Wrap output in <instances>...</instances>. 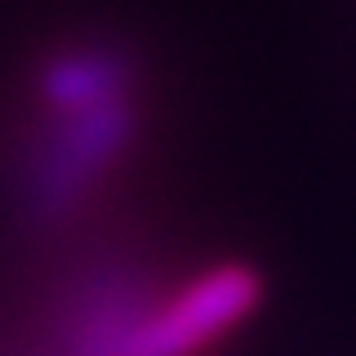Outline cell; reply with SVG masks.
Masks as SVG:
<instances>
[{
    "label": "cell",
    "instance_id": "3",
    "mask_svg": "<svg viewBox=\"0 0 356 356\" xmlns=\"http://www.w3.org/2000/svg\"><path fill=\"white\" fill-rule=\"evenodd\" d=\"M116 94H125V63L111 54H72L44 72V98L63 111L94 107Z\"/></svg>",
    "mask_w": 356,
    "mask_h": 356
},
{
    "label": "cell",
    "instance_id": "1",
    "mask_svg": "<svg viewBox=\"0 0 356 356\" xmlns=\"http://www.w3.org/2000/svg\"><path fill=\"white\" fill-rule=\"evenodd\" d=\"M254 298H259V276L245 267H218L192 281L165 307L143 312L111 356H192L227 325H236L254 307Z\"/></svg>",
    "mask_w": 356,
    "mask_h": 356
},
{
    "label": "cell",
    "instance_id": "2",
    "mask_svg": "<svg viewBox=\"0 0 356 356\" xmlns=\"http://www.w3.org/2000/svg\"><path fill=\"white\" fill-rule=\"evenodd\" d=\"M134 129V111L125 103V94L103 98L94 107H76L72 120L54 134V143L44 147L36 178H31V205L40 214H58L67 209L81 187L94 178L98 170H107V161L125 147Z\"/></svg>",
    "mask_w": 356,
    "mask_h": 356
}]
</instances>
